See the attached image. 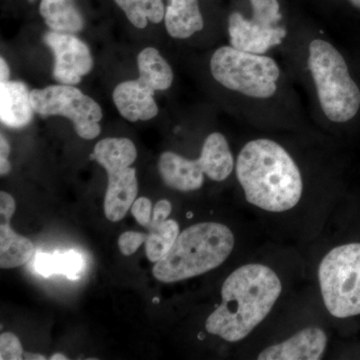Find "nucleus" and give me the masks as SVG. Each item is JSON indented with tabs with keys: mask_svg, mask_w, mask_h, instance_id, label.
I'll return each mask as SVG.
<instances>
[{
	"mask_svg": "<svg viewBox=\"0 0 360 360\" xmlns=\"http://www.w3.org/2000/svg\"><path fill=\"white\" fill-rule=\"evenodd\" d=\"M146 238H148V234L136 231H127L118 238V248L123 255L129 257L136 252L142 243H146Z\"/></svg>",
	"mask_w": 360,
	"mask_h": 360,
	"instance_id": "5701e85b",
	"label": "nucleus"
},
{
	"mask_svg": "<svg viewBox=\"0 0 360 360\" xmlns=\"http://www.w3.org/2000/svg\"><path fill=\"white\" fill-rule=\"evenodd\" d=\"M172 212V205L169 201L162 200L156 203L155 208H153V217H151L150 224H149L148 229L153 227L158 226L165 220L168 219L170 213Z\"/></svg>",
	"mask_w": 360,
	"mask_h": 360,
	"instance_id": "393cba45",
	"label": "nucleus"
},
{
	"mask_svg": "<svg viewBox=\"0 0 360 360\" xmlns=\"http://www.w3.org/2000/svg\"><path fill=\"white\" fill-rule=\"evenodd\" d=\"M26 357L25 359H45L44 355L40 354H25Z\"/></svg>",
	"mask_w": 360,
	"mask_h": 360,
	"instance_id": "cd10ccee",
	"label": "nucleus"
},
{
	"mask_svg": "<svg viewBox=\"0 0 360 360\" xmlns=\"http://www.w3.org/2000/svg\"><path fill=\"white\" fill-rule=\"evenodd\" d=\"M33 110L42 118L63 116L82 139L91 141L101 132V106L75 85L54 84L30 91Z\"/></svg>",
	"mask_w": 360,
	"mask_h": 360,
	"instance_id": "1a4fd4ad",
	"label": "nucleus"
},
{
	"mask_svg": "<svg viewBox=\"0 0 360 360\" xmlns=\"http://www.w3.org/2000/svg\"><path fill=\"white\" fill-rule=\"evenodd\" d=\"M11 144L4 134L0 135V174L6 176L11 170L8 158L11 155Z\"/></svg>",
	"mask_w": 360,
	"mask_h": 360,
	"instance_id": "a878e982",
	"label": "nucleus"
},
{
	"mask_svg": "<svg viewBox=\"0 0 360 360\" xmlns=\"http://www.w3.org/2000/svg\"><path fill=\"white\" fill-rule=\"evenodd\" d=\"M15 200L11 194L0 193V267L15 269L33 257L34 246L30 239L11 229V220L15 212Z\"/></svg>",
	"mask_w": 360,
	"mask_h": 360,
	"instance_id": "ddd939ff",
	"label": "nucleus"
},
{
	"mask_svg": "<svg viewBox=\"0 0 360 360\" xmlns=\"http://www.w3.org/2000/svg\"><path fill=\"white\" fill-rule=\"evenodd\" d=\"M309 68L322 112L330 122H347L360 108V90L338 49L321 39L310 42Z\"/></svg>",
	"mask_w": 360,
	"mask_h": 360,
	"instance_id": "20e7f679",
	"label": "nucleus"
},
{
	"mask_svg": "<svg viewBox=\"0 0 360 360\" xmlns=\"http://www.w3.org/2000/svg\"><path fill=\"white\" fill-rule=\"evenodd\" d=\"M148 231L146 241V257L151 262H158L172 250L175 240L179 238V224L174 219H167Z\"/></svg>",
	"mask_w": 360,
	"mask_h": 360,
	"instance_id": "412c9836",
	"label": "nucleus"
},
{
	"mask_svg": "<svg viewBox=\"0 0 360 360\" xmlns=\"http://www.w3.org/2000/svg\"><path fill=\"white\" fill-rule=\"evenodd\" d=\"M210 72L225 89L257 99L274 96L281 78V68L274 58L239 51L231 45L214 51Z\"/></svg>",
	"mask_w": 360,
	"mask_h": 360,
	"instance_id": "39448f33",
	"label": "nucleus"
},
{
	"mask_svg": "<svg viewBox=\"0 0 360 360\" xmlns=\"http://www.w3.org/2000/svg\"><path fill=\"white\" fill-rule=\"evenodd\" d=\"M236 174L248 202L265 212H288L302 200V172L288 151L272 139L248 141L236 160Z\"/></svg>",
	"mask_w": 360,
	"mask_h": 360,
	"instance_id": "f03ea898",
	"label": "nucleus"
},
{
	"mask_svg": "<svg viewBox=\"0 0 360 360\" xmlns=\"http://www.w3.org/2000/svg\"><path fill=\"white\" fill-rule=\"evenodd\" d=\"M234 165L226 137L220 132H212L203 142L198 160H188L167 151L158 160V172L165 186L181 193H191L201 188L205 176L217 182L229 179Z\"/></svg>",
	"mask_w": 360,
	"mask_h": 360,
	"instance_id": "423d86ee",
	"label": "nucleus"
},
{
	"mask_svg": "<svg viewBox=\"0 0 360 360\" xmlns=\"http://www.w3.org/2000/svg\"><path fill=\"white\" fill-rule=\"evenodd\" d=\"M40 15L52 32L77 34L84 27V18L75 0H41Z\"/></svg>",
	"mask_w": 360,
	"mask_h": 360,
	"instance_id": "f3484780",
	"label": "nucleus"
},
{
	"mask_svg": "<svg viewBox=\"0 0 360 360\" xmlns=\"http://www.w3.org/2000/svg\"><path fill=\"white\" fill-rule=\"evenodd\" d=\"M127 20L139 30H143L148 22L158 25L165 20V9L162 0H115Z\"/></svg>",
	"mask_w": 360,
	"mask_h": 360,
	"instance_id": "aec40b11",
	"label": "nucleus"
},
{
	"mask_svg": "<svg viewBox=\"0 0 360 360\" xmlns=\"http://www.w3.org/2000/svg\"><path fill=\"white\" fill-rule=\"evenodd\" d=\"M68 357L61 354H54L51 355V360H66Z\"/></svg>",
	"mask_w": 360,
	"mask_h": 360,
	"instance_id": "c85d7f7f",
	"label": "nucleus"
},
{
	"mask_svg": "<svg viewBox=\"0 0 360 360\" xmlns=\"http://www.w3.org/2000/svg\"><path fill=\"white\" fill-rule=\"evenodd\" d=\"M155 94V90L139 78L127 80L115 87L113 103L120 115L129 122H148L158 115Z\"/></svg>",
	"mask_w": 360,
	"mask_h": 360,
	"instance_id": "4468645a",
	"label": "nucleus"
},
{
	"mask_svg": "<svg viewBox=\"0 0 360 360\" xmlns=\"http://www.w3.org/2000/svg\"><path fill=\"white\" fill-rule=\"evenodd\" d=\"M281 292L283 283L271 267H238L222 284L221 303L206 319V331L227 342L245 340L269 316Z\"/></svg>",
	"mask_w": 360,
	"mask_h": 360,
	"instance_id": "f257e3e1",
	"label": "nucleus"
},
{
	"mask_svg": "<svg viewBox=\"0 0 360 360\" xmlns=\"http://www.w3.org/2000/svg\"><path fill=\"white\" fill-rule=\"evenodd\" d=\"M328 347V335L317 326L297 331L288 340L267 347L258 354L259 360H319Z\"/></svg>",
	"mask_w": 360,
	"mask_h": 360,
	"instance_id": "f8f14e48",
	"label": "nucleus"
},
{
	"mask_svg": "<svg viewBox=\"0 0 360 360\" xmlns=\"http://www.w3.org/2000/svg\"><path fill=\"white\" fill-rule=\"evenodd\" d=\"M85 262L82 253L75 250L54 253L40 252L37 255L34 267L37 274L44 277L63 274L68 278L77 279L84 269Z\"/></svg>",
	"mask_w": 360,
	"mask_h": 360,
	"instance_id": "6ab92c4d",
	"label": "nucleus"
},
{
	"mask_svg": "<svg viewBox=\"0 0 360 360\" xmlns=\"http://www.w3.org/2000/svg\"><path fill=\"white\" fill-rule=\"evenodd\" d=\"M23 348L18 336L11 333L0 335V359L20 360L23 359Z\"/></svg>",
	"mask_w": 360,
	"mask_h": 360,
	"instance_id": "4be33fe9",
	"label": "nucleus"
},
{
	"mask_svg": "<svg viewBox=\"0 0 360 360\" xmlns=\"http://www.w3.org/2000/svg\"><path fill=\"white\" fill-rule=\"evenodd\" d=\"M356 8L360 9V0H348Z\"/></svg>",
	"mask_w": 360,
	"mask_h": 360,
	"instance_id": "c756f323",
	"label": "nucleus"
},
{
	"mask_svg": "<svg viewBox=\"0 0 360 360\" xmlns=\"http://www.w3.org/2000/svg\"><path fill=\"white\" fill-rule=\"evenodd\" d=\"M136 158L137 149L134 142L125 137L101 139L90 155L108 174L104 213L110 221L124 219L136 200L139 181L136 170L131 167Z\"/></svg>",
	"mask_w": 360,
	"mask_h": 360,
	"instance_id": "6e6552de",
	"label": "nucleus"
},
{
	"mask_svg": "<svg viewBox=\"0 0 360 360\" xmlns=\"http://www.w3.org/2000/svg\"><path fill=\"white\" fill-rule=\"evenodd\" d=\"M236 245L229 226L219 222H200L180 232L172 250L155 262L153 276L165 283H179L217 269Z\"/></svg>",
	"mask_w": 360,
	"mask_h": 360,
	"instance_id": "7ed1b4c3",
	"label": "nucleus"
},
{
	"mask_svg": "<svg viewBox=\"0 0 360 360\" xmlns=\"http://www.w3.org/2000/svg\"><path fill=\"white\" fill-rule=\"evenodd\" d=\"M137 66L139 79L155 91H163L172 86L174 70L155 47H146L139 52Z\"/></svg>",
	"mask_w": 360,
	"mask_h": 360,
	"instance_id": "a211bd4d",
	"label": "nucleus"
},
{
	"mask_svg": "<svg viewBox=\"0 0 360 360\" xmlns=\"http://www.w3.org/2000/svg\"><path fill=\"white\" fill-rule=\"evenodd\" d=\"M30 91L22 82L8 80L0 84V120L11 129L27 127L33 117Z\"/></svg>",
	"mask_w": 360,
	"mask_h": 360,
	"instance_id": "2eb2a0df",
	"label": "nucleus"
},
{
	"mask_svg": "<svg viewBox=\"0 0 360 360\" xmlns=\"http://www.w3.org/2000/svg\"><path fill=\"white\" fill-rule=\"evenodd\" d=\"M130 210H131L135 220L141 226L148 229L151 217H153V203H151V201L148 198H136Z\"/></svg>",
	"mask_w": 360,
	"mask_h": 360,
	"instance_id": "b1692460",
	"label": "nucleus"
},
{
	"mask_svg": "<svg viewBox=\"0 0 360 360\" xmlns=\"http://www.w3.org/2000/svg\"><path fill=\"white\" fill-rule=\"evenodd\" d=\"M9 77H11V70L6 59L1 58H0V84L8 82Z\"/></svg>",
	"mask_w": 360,
	"mask_h": 360,
	"instance_id": "bb28decb",
	"label": "nucleus"
},
{
	"mask_svg": "<svg viewBox=\"0 0 360 360\" xmlns=\"http://www.w3.org/2000/svg\"><path fill=\"white\" fill-rule=\"evenodd\" d=\"M322 300L336 319L360 314V243L333 248L319 267Z\"/></svg>",
	"mask_w": 360,
	"mask_h": 360,
	"instance_id": "0eeeda50",
	"label": "nucleus"
},
{
	"mask_svg": "<svg viewBox=\"0 0 360 360\" xmlns=\"http://www.w3.org/2000/svg\"><path fill=\"white\" fill-rule=\"evenodd\" d=\"M165 25L172 39H186L205 27L198 0H169Z\"/></svg>",
	"mask_w": 360,
	"mask_h": 360,
	"instance_id": "dca6fc26",
	"label": "nucleus"
},
{
	"mask_svg": "<svg viewBox=\"0 0 360 360\" xmlns=\"http://www.w3.org/2000/svg\"><path fill=\"white\" fill-rule=\"evenodd\" d=\"M250 18L240 13L229 15V42L239 51L265 54L283 44L288 34L285 27L281 25V6L278 0H250Z\"/></svg>",
	"mask_w": 360,
	"mask_h": 360,
	"instance_id": "9d476101",
	"label": "nucleus"
},
{
	"mask_svg": "<svg viewBox=\"0 0 360 360\" xmlns=\"http://www.w3.org/2000/svg\"><path fill=\"white\" fill-rule=\"evenodd\" d=\"M44 41L53 54L52 75L59 84H78L94 68L89 47L77 35L51 30L45 33Z\"/></svg>",
	"mask_w": 360,
	"mask_h": 360,
	"instance_id": "9b49d317",
	"label": "nucleus"
}]
</instances>
